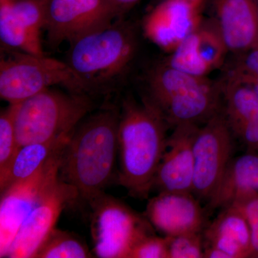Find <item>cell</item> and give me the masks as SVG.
<instances>
[{"label":"cell","mask_w":258,"mask_h":258,"mask_svg":"<svg viewBox=\"0 0 258 258\" xmlns=\"http://www.w3.org/2000/svg\"><path fill=\"white\" fill-rule=\"evenodd\" d=\"M15 111L16 103L9 104L0 115V176L5 174L20 148L15 130Z\"/></svg>","instance_id":"cell-23"},{"label":"cell","mask_w":258,"mask_h":258,"mask_svg":"<svg viewBox=\"0 0 258 258\" xmlns=\"http://www.w3.org/2000/svg\"><path fill=\"white\" fill-rule=\"evenodd\" d=\"M233 133L222 108L200 127L193 145L192 193L208 201L232 159Z\"/></svg>","instance_id":"cell-8"},{"label":"cell","mask_w":258,"mask_h":258,"mask_svg":"<svg viewBox=\"0 0 258 258\" xmlns=\"http://www.w3.org/2000/svg\"><path fill=\"white\" fill-rule=\"evenodd\" d=\"M228 49L217 25H200L188 35L163 63L194 75L207 77L223 64Z\"/></svg>","instance_id":"cell-14"},{"label":"cell","mask_w":258,"mask_h":258,"mask_svg":"<svg viewBox=\"0 0 258 258\" xmlns=\"http://www.w3.org/2000/svg\"><path fill=\"white\" fill-rule=\"evenodd\" d=\"M77 198L76 189L60 177L25 219L6 257L35 258L64 209Z\"/></svg>","instance_id":"cell-11"},{"label":"cell","mask_w":258,"mask_h":258,"mask_svg":"<svg viewBox=\"0 0 258 258\" xmlns=\"http://www.w3.org/2000/svg\"><path fill=\"white\" fill-rule=\"evenodd\" d=\"M120 19L108 0H48L47 37L52 46L70 44Z\"/></svg>","instance_id":"cell-10"},{"label":"cell","mask_w":258,"mask_h":258,"mask_svg":"<svg viewBox=\"0 0 258 258\" xmlns=\"http://www.w3.org/2000/svg\"><path fill=\"white\" fill-rule=\"evenodd\" d=\"M192 6L195 9L202 11L205 0H183Z\"/></svg>","instance_id":"cell-30"},{"label":"cell","mask_w":258,"mask_h":258,"mask_svg":"<svg viewBox=\"0 0 258 258\" xmlns=\"http://www.w3.org/2000/svg\"><path fill=\"white\" fill-rule=\"evenodd\" d=\"M149 104L168 125L208 121L221 108L222 87L207 77L194 76L161 63L147 79Z\"/></svg>","instance_id":"cell-4"},{"label":"cell","mask_w":258,"mask_h":258,"mask_svg":"<svg viewBox=\"0 0 258 258\" xmlns=\"http://www.w3.org/2000/svg\"><path fill=\"white\" fill-rule=\"evenodd\" d=\"M201 11L183 0H163L144 19L148 39L167 52H173L201 25Z\"/></svg>","instance_id":"cell-15"},{"label":"cell","mask_w":258,"mask_h":258,"mask_svg":"<svg viewBox=\"0 0 258 258\" xmlns=\"http://www.w3.org/2000/svg\"><path fill=\"white\" fill-rule=\"evenodd\" d=\"M240 210L248 223L251 234L252 257L258 256V198L252 199L245 203L235 205Z\"/></svg>","instance_id":"cell-28"},{"label":"cell","mask_w":258,"mask_h":258,"mask_svg":"<svg viewBox=\"0 0 258 258\" xmlns=\"http://www.w3.org/2000/svg\"><path fill=\"white\" fill-rule=\"evenodd\" d=\"M62 155V153L52 158L32 175L2 190L0 257H6L25 219L44 195L60 179Z\"/></svg>","instance_id":"cell-9"},{"label":"cell","mask_w":258,"mask_h":258,"mask_svg":"<svg viewBox=\"0 0 258 258\" xmlns=\"http://www.w3.org/2000/svg\"><path fill=\"white\" fill-rule=\"evenodd\" d=\"M92 209L93 252L101 258H129L134 247L154 235L147 217L106 194L89 204Z\"/></svg>","instance_id":"cell-7"},{"label":"cell","mask_w":258,"mask_h":258,"mask_svg":"<svg viewBox=\"0 0 258 258\" xmlns=\"http://www.w3.org/2000/svg\"><path fill=\"white\" fill-rule=\"evenodd\" d=\"M257 1L258 2V0H257Z\"/></svg>","instance_id":"cell-33"},{"label":"cell","mask_w":258,"mask_h":258,"mask_svg":"<svg viewBox=\"0 0 258 258\" xmlns=\"http://www.w3.org/2000/svg\"><path fill=\"white\" fill-rule=\"evenodd\" d=\"M137 48L135 29L120 18L71 42L67 62L86 92L101 91L125 74Z\"/></svg>","instance_id":"cell-3"},{"label":"cell","mask_w":258,"mask_h":258,"mask_svg":"<svg viewBox=\"0 0 258 258\" xmlns=\"http://www.w3.org/2000/svg\"><path fill=\"white\" fill-rule=\"evenodd\" d=\"M72 134L20 147L5 174L0 176L1 191L13 183L32 175L52 158L62 154Z\"/></svg>","instance_id":"cell-19"},{"label":"cell","mask_w":258,"mask_h":258,"mask_svg":"<svg viewBox=\"0 0 258 258\" xmlns=\"http://www.w3.org/2000/svg\"><path fill=\"white\" fill-rule=\"evenodd\" d=\"M145 217L168 237L202 232L208 225L205 210L193 193L159 192L148 202Z\"/></svg>","instance_id":"cell-13"},{"label":"cell","mask_w":258,"mask_h":258,"mask_svg":"<svg viewBox=\"0 0 258 258\" xmlns=\"http://www.w3.org/2000/svg\"><path fill=\"white\" fill-rule=\"evenodd\" d=\"M168 125L145 100L139 103L126 98L118 123L120 186L135 198L146 199L165 151Z\"/></svg>","instance_id":"cell-2"},{"label":"cell","mask_w":258,"mask_h":258,"mask_svg":"<svg viewBox=\"0 0 258 258\" xmlns=\"http://www.w3.org/2000/svg\"><path fill=\"white\" fill-rule=\"evenodd\" d=\"M257 3H258V2H257Z\"/></svg>","instance_id":"cell-34"},{"label":"cell","mask_w":258,"mask_h":258,"mask_svg":"<svg viewBox=\"0 0 258 258\" xmlns=\"http://www.w3.org/2000/svg\"><path fill=\"white\" fill-rule=\"evenodd\" d=\"M227 81L247 86L258 94V47L241 54L229 71Z\"/></svg>","instance_id":"cell-24"},{"label":"cell","mask_w":258,"mask_h":258,"mask_svg":"<svg viewBox=\"0 0 258 258\" xmlns=\"http://www.w3.org/2000/svg\"><path fill=\"white\" fill-rule=\"evenodd\" d=\"M212 3L228 50L241 55L253 48L258 37L257 0H212Z\"/></svg>","instance_id":"cell-16"},{"label":"cell","mask_w":258,"mask_h":258,"mask_svg":"<svg viewBox=\"0 0 258 258\" xmlns=\"http://www.w3.org/2000/svg\"><path fill=\"white\" fill-rule=\"evenodd\" d=\"M54 86L86 95L82 82L67 62L23 52L1 57L0 96L9 104L20 103Z\"/></svg>","instance_id":"cell-6"},{"label":"cell","mask_w":258,"mask_h":258,"mask_svg":"<svg viewBox=\"0 0 258 258\" xmlns=\"http://www.w3.org/2000/svg\"><path fill=\"white\" fill-rule=\"evenodd\" d=\"M120 111L103 108L84 118L62 152L60 177L92 203L104 194L113 176L118 152Z\"/></svg>","instance_id":"cell-1"},{"label":"cell","mask_w":258,"mask_h":258,"mask_svg":"<svg viewBox=\"0 0 258 258\" xmlns=\"http://www.w3.org/2000/svg\"><path fill=\"white\" fill-rule=\"evenodd\" d=\"M169 237L147 236L131 252L129 258H169Z\"/></svg>","instance_id":"cell-26"},{"label":"cell","mask_w":258,"mask_h":258,"mask_svg":"<svg viewBox=\"0 0 258 258\" xmlns=\"http://www.w3.org/2000/svg\"><path fill=\"white\" fill-rule=\"evenodd\" d=\"M258 47V37H257V42H256L255 45H254V47Z\"/></svg>","instance_id":"cell-31"},{"label":"cell","mask_w":258,"mask_h":258,"mask_svg":"<svg viewBox=\"0 0 258 258\" xmlns=\"http://www.w3.org/2000/svg\"><path fill=\"white\" fill-rule=\"evenodd\" d=\"M258 198V153L232 158L211 196L210 210L229 208Z\"/></svg>","instance_id":"cell-17"},{"label":"cell","mask_w":258,"mask_h":258,"mask_svg":"<svg viewBox=\"0 0 258 258\" xmlns=\"http://www.w3.org/2000/svg\"><path fill=\"white\" fill-rule=\"evenodd\" d=\"M205 246L223 251L230 258L252 257L248 223L235 207L222 209L203 231Z\"/></svg>","instance_id":"cell-18"},{"label":"cell","mask_w":258,"mask_h":258,"mask_svg":"<svg viewBox=\"0 0 258 258\" xmlns=\"http://www.w3.org/2000/svg\"><path fill=\"white\" fill-rule=\"evenodd\" d=\"M91 257L87 247L79 239L69 232L55 228L37 251L35 258Z\"/></svg>","instance_id":"cell-22"},{"label":"cell","mask_w":258,"mask_h":258,"mask_svg":"<svg viewBox=\"0 0 258 258\" xmlns=\"http://www.w3.org/2000/svg\"><path fill=\"white\" fill-rule=\"evenodd\" d=\"M86 95L45 90L16 103L15 130L20 147L71 135L92 108Z\"/></svg>","instance_id":"cell-5"},{"label":"cell","mask_w":258,"mask_h":258,"mask_svg":"<svg viewBox=\"0 0 258 258\" xmlns=\"http://www.w3.org/2000/svg\"><path fill=\"white\" fill-rule=\"evenodd\" d=\"M257 258H258V256H257Z\"/></svg>","instance_id":"cell-32"},{"label":"cell","mask_w":258,"mask_h":258,"mask_svg":"<svg viewBox=\"0 0 258 258\" xmlns=\"http://www.w3.org/2000/svg\"><path fill=\"white\" fill-rule=\"evenodd\" d=\"M225 107L222 108L227 120L258 122V94L240 83L227 81L222 86Z\"/></svg>","instance_id":"cell-21"},{"label":"cell","mask_w":258,"mask_h":258,"mask_svg":"<svg viewBox=\"0 0 258 258\" xmlns=\"http://www.w3.org/2000/svg\"><path fill=\"white\" fill-rule=\"evenodd\" d=\"M199 128L195 123L179 125L168 137L153 186L159 193H192L193 145Z\"/></svg>","instance_id":"cell-12"},{"label":"cell","mask_w":258,"mask_h":258,"mask_svg":"<svg viewBox=\"0 0 258 258\" xmlns=\"http://www.w3.org/2000/svg\"><path fill=\"white\" fill-rule=\"evenodd\" d=\"M203 232L169 237V258H204Z\"/></svg>","instance_id":"cell-25"},{"label":"cell","mask_w":258,"mask_h":258,"mask_svg":"<svg viewBox=\"0 0 258 258\" xmlns=\"http://www.w3.org/2000/svg\"><path fill=\"white\" fill-rule=\"evenodd\" d=\"M114 9L118 18H121L129 10L132 9L142 0H108Z\"/></svg>","instance_id":"cell-29"},{"label":"cell","mask_w":258,"mask_h":258,"mask_svg":"<svg viewBox=\"0 0 258 258\" xmlns=\"http://www.w3.org/2000/svg\"><path fill=\"white\" fill-rule=\"evenodd\" d=\"M0 39L8 47L32 55H45L13 8V0H0Z\"/></svg>","instance_id":"cell-20"},{"label":"cell","mask_w":258,"mask_h":258,"mask_svg":"<svg viewBox=\"0 0 258 258\" xmlns=\"http://www.w3.org/2000/svg\"><path fill=\"white\" fill-rule=\"evenodd\" d=\"M227 122L233 135L242 141L249 152L258 153V122L242 120H227Z\"/></svg>","instance_id":"cell-27"}]
</instances>
